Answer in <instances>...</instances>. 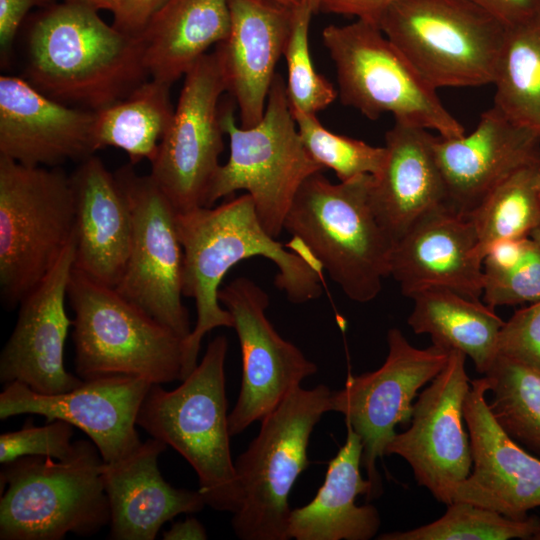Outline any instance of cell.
<instances>
[{"label":"cell","mask_w":540,"mask_h":540,"mask_svg":"<svg viewBox=\"0 0 540 540\" xmlns=\"http://www.w3.org/2000/svg\"><path fill=\"white\" fill-rule=\"evenodd\" d=\"M184 252L183 296L194 299L197 320L183 342V379L197 366L204 336L218 327L233 328V317L220 306V285L237 263L263 256L277 267L275 285L288 300L301 304L322 294L323 268L300 241L298 252L262 226L249 194L217 207L176 213Z\"/></svg>","instance_id":"1"},{"label":"cell","mask_w":540,"mask_h":540,"mask_svg":"<svg viewBox=\"0 0 540 540\" xmlns=\"http://www.w3.org/2000/svg\"><path fill=\"white\" fill-rule=\"evenodd\" d=\"M22 77L55 101L94 112L150 79L139 37L108 25L98 11L67 2L27 22Z\"/></svg>","instance_id":"2"},{"label":"cell","mask_w":540,"mask_h":540,"mask_svg":"<svg viewBox=\"0 0 540 540\" xmlns=\"http://www.w3.org/2000/svg\"><path fill=\"white\" fill-rule=\"evenodd\" d=\"M227 351V338L218 335L178 387L165 390L161 384H152L139 409L137 426L171 446L192 466L206 506L234 514L242 494L230 448Z\"/></svg>","instance_id":"3"},{"label":"cell","mask_w":540,"mask_h":540,"mask_svg":"<svg viewBox=\"0 0 540 540\" xmlns=\"http://www.w3.org/2000/svg\"><path fill=\"white\" fill-rule=\"evenodd\" d=\"M372 179L333 184L317 172L303 182L284 221L345 295L360 303L381 291L394 244L373 211Z\"/></svg>","instance_id":"4"},{"label":"cell","mask_w":540,"mask_h":540,"mask_svg":"<svg viewBox=\"0 0 540 540\" xmlns=\"http://www.w3.org/2000/svg\"><path fill=\"white\" fill-rule=\"evenodd\" d=\"M103 459L90 440L74 441L57 460L23 456L0 471V539L62 540L69 533L97 534L109 525Z\"/></svg>","instance_id":"5"},{"label":"cell","mask_w":540,"mask_h":540,"mask_svg":"<svg viewBox=\"0 0 540 540\" xmlns=\"http://www.w3.org/2000/svg\"><path fill=\"white\" fill-rule=\"evenodd\" d=\"M70 175L0 155V292L15 308L52 271L74 240Z\"/></svg>","instance_id":"6"},{"label":"cell","mask_w":540,"mask_h":540,"mask_svg":"<svg viewBox=\"0 0 540 540\" xmlns=\"http://www.w3.org/2000/svg\"><path fill=\"white\" fill-rule=\"evenodd\" d=\"M75 372L82 380L131 376L151 384L183 380L184 339L114 288L72 270Z\"/></svg>","instance_id":"7"},{"label":"cell","mask_w":540,"mask_h":540,"mask_svg":"<svg viewBox=\"0 0 540 540\" xmlns=\"http://www.w3.org/2000/svg\"><path fill=\"white\" fill-rule=\"evenodd\" d=\"M220 119L223 132L229 136L230 155L210 184L205 207L245 190L263 228L277 238L303 182L324 169L301 140L281 75L276 74L272 81L258 124L238 126L232 105L221 110Z\"/></svg>","instance_id":"8"},{"label":"cell","mask_w":540,"mask_h":540,"mask_svg":"<svg viewBox=\"0 0 540 540\" xmlns=\"http://www.w3.org/2000/svg\"><path fill=\"white\" fill-rule=\"evenodd\" d=\"M331 390L299 387L261 420L257 436L236 459L242 501L232 528L242 540H288L290 492L309 466L314 427L330 411Z\"/></svg>","instance_id":"9"},{"label":"cell","mask_w":540,"mask_h":540,"mask_svg":"<svg viewBox=\"0 0 540 540\" xmlns=\"http://www.w3.org/2000/svg\"><path fill=\"white\" fill-rule=\"evenodd\" d=\"M378 26L436 90L493 84L507 27L469 0H398Z\"/></svg>","instance_id":"10"},{"label":"cell","mask_w":540,"mask_h":540,"mask_svg":"<svg viewBox=\"0 0 540 540\" xmlns=\"http://www.w3.org/2000/svg\"><path fill=\"white\" fill-rule=\"evenodd\" d=\"M324 46L335 65L341 102L375 120L391 113L395 121L439 133L465 134L463 125L379 26L362 20L328 25Z\"/></svg>","instance_id":"11"},{"label":"cell","mask_w":540,"mask_h":540,"mask_svg":"<svg viewBox=\"0 0 540 540\" xmlns=\"http://www.w3.org/2000/svg\"><path fill=\"white\" fill-rule=\"evenodd\" d=\"M114 174L132 217L129 258L114 289L185 339L192 328L182 302L184 252L176 212L151 176L137 174L133 164Z\"/></svg>","instance_id":"12"},{"label":"cell","mask_w":540,"mask_h":540,"mask_svg":"<svg viewBox=\"0 0 540 540\" xmlns=\"http://www.w3.org/2000/svg\"><path fill=\"white\" fill-rule=\"evenodd\" d=\"M388 354L377 370L349 375L340 390L332 391L330 411L344 415L346 424L360 436L362 465L372 484V499L382 494L378 459L396 435L398 424H409L413 400L447 364L450 351L433 344L412 346L398 328L387 333Z\"/></svg>","instance_id":"13"},{"label":"cell","mask_w":540,"mask_h":540,"mask_svg":"<svg viewBox=\"0 0 540 540\" xmlns=\"http://www.w3.org/2000/svg\"><path fill=\"white\" fill-rule=\"evenodd\" d=\"M226 86L214 50L185 74L171 124L151 163L150 176L176 213L205 207L224 149L219 100Z\"/></svg>","instance_id":"14"},{"label":"cell","mask_w":540,"mask_h":540,"mask_svg":"<svg viewBox=\"0 0 540 540\" xmlns=\"http://www.w3.org/2000/svg\"><path fill=\"white\" fill-rule=\"evenodd\" d=\"M218 298L233 317L241 348V388L228 415L235 436L261 421L318 368L271 324L269 296L254 281L238 277L219 290Z\"/></svg>","instance_id":"15"},{"label":"cell","mask_w":540,"mask_h":540,"mask_svg":"<svg viewBox=\"0 0 540 540\" xmlns=\"http://www.w3.org/2000/svg\"><path fill=\"white\" fill-rule=\"evenodd\" d=\"M466 355L451 350L447 364L413 404L410 426L396 433L385 455H398L419 486L449 505L457 486L472 470L470 440L464 429V401L470 389Z\"/></svg>","instance_id":"16"},{"label":"cell","mask_w":540,"mask_h":540,"mask_svg":"<svg viewBox=\"0 0 540 540\" xmlns=\"http://www.w3.org/2000/svg\"><path fill=\"white\" fill-rule=\"evenodd\" d=\"M151 385L142 378L116 375L83 380L63 393L41 394L11 382L0 393V419L34 414L46 422L64 420L90 438L104 462H114L142 443L137 416Z\"/></svg>","instance_id":"17"},{"label":"cell","mask_w":540,"mask_h":540,"mask_svg":"<svg viewBox=\"0 0 540 540\" xmlns=\"http://www.w3.org/2000/svg\"><path fill=\"white\" fill-rule=\"evenodd\" d=\"M484 377L470 381L464 401L472 470L453 495L515 520L540 507V459L528 453L498 424L490 411Z\"/></svg>","instance_id":"18"},{"label":"cell","mask_w":540,"mask_h":540,"mask_svg":"<svg viewBox=\"0 0 540 540\" xmlns=\"http://www.w3.org/2000/svg\"><path fill=\"white\" fill-rule=\"evenodd\" d=\"M74 258L73 240L47 277L20 303L15 327L0 355L3 385L19 382L37 393L57 394L83 383L64 365V345L73 324L65 301Z\"/></svg>","instance_id":"19"},{"label":"cell","mask_w":540,"mask_h":540,"mask_svg":"<svg viewBox=\"0 0 540 540\" xmlns=\"http://www.w3.org/2000/svg\"><path fill=\"white\" fill-rule=\"evenodd\" d=\"M434 152L450 208L468 216L504 179L520 169L540 166V135L493 106L481 114L470 134L436 136Z\"/></svg>","instance_id":"20"},{"label":"cell","mask_w":540,"mask_h":540,"mask_svg":"<svg viewBox=\"0 0 540 540\" xmlns=\"http://www.w3.org/2000/svg\"><path fill=\"white\" fill-rule=\"evenodd\" d=\"M95 112L41 93L22 76L0 77V155L26 166L59 167L97 151Z\"/></svg>","instance_id":"21"},{"label":"cell","mask_w":540,"mask_h":540,"mask_svg":"<svg viewBox=\"0 0 540 540\" xmlns=\"http://www.w3.org/2000/svg\"><path fill=\"white\" fill-rule=\"evenodd\" d=\"M390 275L407 297L444 287L471 299L483 293V259L469 217L449 206L417 220L393 244Z\"/></svg>","instance_id":"22"},{"label":"cell","mask_w":540,"mask_h":540,"mask_svg":"<svg viewBox=\"0 0 540 540\" xmlns=\"http://www.w3.org/2000/svg\"><path fill=\"white\" fill-rule=\"evenodd\" d=\"M230 30L216 45L226 91L242 127L263 118L275 68L292 30L293 8L273 0H228Z\"/></svg>","instance_id":"23"},{"label":"cell","mask_w":540,"mask_h":540,"mask_svg":"<svg viewBox=\"0 0 540 540\" xmlns=\"http://www.w3.org/2000/svg\"><path fill=\"white\" fill-rule=\"evenodd\" d=\"M75 203L73 269L116 288L129 258L132 217L114 173L91 155L70 175Z\"/></svg>","instance_id":"24"},{"label":"cell","mask_w":540,"mask_h":540,"mask_svg":"<svg viewBox=\"0 0 540 540\" xmlns=\"http://www.w3.org/2000/svg\"><path fill=\"white\" fill-rule=\"evenodd\" d=\"M166 448L151 437L126 457L103 463L110 539L153 540L166 522L206 506L199 490L173 487L162 477L158 459Z\"/></svg>","instance_id":"25"},{"label":"cell","mask_w":540,"mask_h":540,"mask_svg":"<svg viewBox=\"0 0 540 540\" xmlns=\"http://www.w3.org/2000/svg\"><path fill=\"white\" fill-rule=\"evenodd\" d=\"M435 137L427 129L398 121L386 132V161L373 176L370 201L393 243L424 215L449 206Z\"/></svg>","instance_id":"26"},{"label":"cell","mask_w":540,"mask_h":540,"mask_svg":"<svg viewBox=\"0 0 540 540\" xmlns=\"http://www.w3.org/2000/svg\"><path fill=\"white\" fill-rule=\"evenodd\" d=\"M345 443L327 467L323 484L306 505L291 510L288 534L296 540H369L376 536L381 518L371 504L357 505L359 495L372 500V484L364 479L363 444L346 424Z\"/></svg>","instance_id":"27"},{"label":"cell","mask_w":540,"mask_h":540,"mask_svg":"<svg viewBox=\"0 0 540 540\" xmlns=\"http://www.w3.org/2000/svg\"><path fill=\"white\" fill-rule=\"evenodd\" d=\"M229 30L228 0H167L139 36L150 78L172 86Z\"/></svg>","instance_id":"28"},{"label":"cell","mask_w":540,"mask_h":540,"mask_svg":"<svg viewBox=\"0 0 540 540\" xmlns=\"http://www.w3.org/2000/svg\"><path fill=\"white\" fill-rule=\"evenodd\" d=\"M411 298L414 307L407 322L414 333L428 334L433 344L462 352L481 374L489 370L505 322L494 308L444 287L427 288Z\"/></svg>","instance_id":"29"},{"label":"cell","mask_w":540,"mask_h":540,"mask_svg":"<svg viewBox=\"0 0 540 540\" xmlns=\"http://www.w3.org/2000/svg\"><path fill=\"white\" fill-rule=\"evenodd\" d=\"M170 87L150 78L126 98L95 111L96 150L116 147L133 165L144 159L151 162L174 115Z\"/></svg>","instance_id":"30"},{"label":"cell","mask_w":540,"mask_h":540,"mask_svg":"<svg viewBox=\"0 0 540 540\" xmlns=\"http://www.w3.org/2000/svg\"><path fill=\"white\" fill-rule=\"evenodd\" d=\"M493 85V106L540 135V11L506 27Z\"/></svg>","instance_id":"31"},{"label":"cell","mask_w":540,"mask_h":540,"mask_svg":"<svg viewBox=\"0 0 540 540\" xmlns=\"http://www.w3.org/2000/svg\"><path fill=\"white\" fill-rule=\"evenodd\" d=\"M538 168L526 167L504 179L467 216L482 259L494 244L530 237L540 227Z\"/></svg>","instance_id":"32"},{"label":"cell","mask_w":540,"mask_h":540,"mask_svg":"<svg viewBox=\"0 0 540 540\" xmlns=\"http://www.w3.org/2000/svg\"><path fill=\"white\" fill-rule=\"evenodd\" d=\"M491 413L516 442L540 455V372L497 355L484 374Z\"/></svg>","instance_id":"33"},{"label":"cell","mask_w":540,"mask_h":540,"mask_svg":"<svg viewBox=\"0 0 540 540\" xmlns=\"http://www.w3.org/2000/svg\"><path fill=\"white\" fill-rule=\"evenodd\" d=\"M482 295L492 308L540 300V246L531 236L503 240L488 250Z\"/></svg>","instance_id":"34"},{"label":"cell","mask_w":540,"mask_h":540,"mask_svg":"<svg viewBox=\"0 0 540 540\" xmlns=\"http://www.w3.org/2000/svg\"><path fill=\"white\" fill-rule=\"evenodd\" d=\"M538 517L523 520L465 501L447 505L437 520L407 531L381 534L380 540H508L531 539Z\"/></svg>","instance_id":"35"},{"label":"cell","mask_w":540,"mask_h":540,"mask_svg":"<svg viewBox=\"0 0 540 540\" xmlns=\"http://www.w3.org/2000/svg\"><path fill=\"white\" fill-rule=\"evenodd\" d=\"M291 111L308 153L323 168L332 169L340 182L361 175L376 177L382 171L387 155L385 146L376 147L335 134L326 129L316 115L293 108Z\"/></svg>","instance_id":"36"},{"label":"cell","mask_w":540,"mask_h":540,"mask_svg":"<svg viewBox=\"0 0 540 540\" xmlns=\"http://www.w3.org/2000/svg\"><path fill=\"white\" fill-rule=\"evenodd\" d=\"M312 15L304 3L293 8L292 30L284 56L288 69L286 91L291 108L316 115L334 102L338 91L313 66L308 41Z\"/></svg>","instance_id":"37"},{"label":"cell","mask_w":540,"mask_h":540,"mask_svg":"<svg viewBox=\"0 0 540 540\" xmlns=\"http://www.w3.org/2000/svg\"><path fill=\"white\" fill-rule=\"evenodd\" d=\"M74 426L56 419L35 426L27 419L23 427L0 435V462L8 463L23 456H45L62 460L74 449Z\"/></svg>","instance_id":"38"},{"label":"cell","mask_w":540,"mask_h":540,"mask_svg":"<svg viewBox=\"0 0 540 540\" xmlns=\"http://www.w3.org/2000/svg\"><path fill=\"white\" fill-rule=\"evenodd\" d=\"M497 352L540 372V300L516 311L504 322Z\"/></svg>","instance_id":"39"},{"label":"cell","mask_w":540,"mask_h":540,"mask_svg":"<svg viewBox=\"0 0 540 540\" xmlns=\"http://www.w3.org/2000/svg\"><path fill=\"white\" fill-rule=\"evenodd\" d=\"M57 0H0V63L10 65L15 40L27 14L33 9H46Z\"/></svg>","instance_id":"40"},{"label":"cell","mask_w":540,"mask_h":540,"mask_svg":"<svg viewBox=\"0 0 540 540\" xmlns=\"http://www.w3.org/2000/svg\"><path fill=\"white\" fill-rule=\"evenodd\" d=\"M167 0H114L112 26L122 33L139 37L152 17Z\"/></svg>","instance_id":"41"},{"label":"cell","mask_w":540,"mask_h":540,"mask_svg":"<svg viewBox=\"0 0 540 540\" xmlns=\"http://www.w3.org/2000/svg\"><path fill=\"white\" fill-rule=\"evenodd\" d=\"M398 0H322L320 11L353 16L378 26L380 19Z\"/></svg>","instance_id":"42"},{"label":"cell","mask_w":540,"mask_h":540,"mask_svg":"<svg viewBox=\"0 0 540 540\" xmlns=\"http://www.w3.org/2000/svg\"><path fill=\"white\" fill-rule=\"evenodd\" d=\"M506 26L524 21L540 11V0H469Z\"/></svg>","instance_id":"43"},{"label":"cell","mask_w":540,"mask_h":540,"mask_svg":"<svg viewBox=\"0 0 540 540\" xmlns=\"http://www.w3.org/2000/svg\"><path fill=\"white\" fill-rule=\"evenodd\" d=\"M164 540H205L207 532L205 527L194 517H187L177 521L163 532Z\"/></svg>","instance_id":"44"},{"label":"cell","mask_w":540,"mask_h":540,"mask_svg":"<svg viewBox=\"0 0 540 540\" xmlns=\"http://www.w3.org/2000/svg\"><path fill=\"white\" fill-rule=\"evenodd\" d=\"M64 2L86 7L95 11L109 10L111 11L114 0H64Z\"/></svg>","instance_id":"45"},{"label":"cell","mask_w":540,"mask_h":540,"mask_svg":"<svg viewBox=\"0 0 540 540\" xmlns=\"http://www.w3.org/2000/svg\"><path fill=\"white\" fill-rule=\"evenodd\" d=\"M322 0H300L301 3L306 4L312 11L313 14H316L320 11Z\"/></svg>","instance_id":"46"},{"label":"cell","mask_w":540,"mask_h":540,"mask_svg":"<svg viewBox=\"0 0 540 540\" xmlns=\"http://www.w3.org/2000/svg\"><path fill=\"white\" fill-rule=\"evenodd\" d=\"M273 1L278 2V3L282 4V5L287 6V7H291V8L297 6V5H299L301 3L300 0H273Z\"/></svg>","instance_id":"47"},{"label":"cell","mask_w":540,"mask_h":540,"mask_svg":"<svg viewBox=\"0 0 540 540\" xmlns=\"http://www.w3.org/2000/svg\"><path fill=\"white\" fill-rule=\"evenodd\" d=\"M533 540H540V518H538L536 529L531 537Z\"/></svg>","instance_id":"48"},{"label":"cell","mask_w":540,"mask_h":540,"mask_svg":"<svg viewBox=\"0 0 540 540\" xmlns=\"http://www.w3.org/2000/svg\"><path fill=\"white\" fill-rule=\"evenodd\" d=\"M531 237L539 244L540 246V227H538L537 229H535L532 233H531Z\"/></svg>","instance_id":"49"},{"label":"cell","mask_w":540,"mask_h":540,"mask_svg":"<svg viewBox=\"0 0 540 540\" xmlns=\"http://www.w3.org/2000/svg\"><path fill=\"white\" fill-rule=\"evenodd\" d=\"M537 183H538V187L540 189V166H539L538 172H537Z\"/></svg>","instance_id":"50"}]
</instances>
